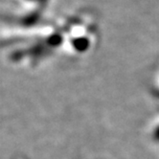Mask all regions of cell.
<instances>
[{"label": "cell", "mask_w": 159, "mask_h": 159, "mask_svg": "<svg viewBox=\"0 0 159 159\" xmlns=\"http://www.w3.org/2000/svg\"><path fill=\"white\" fill-rule=\"evenodd\" d=\"M88 39L85 38H81V39H77L73 40V45L76 49L79 51H84L88 47Z\"/></svg>", "instance_id": "cell-1"}, {"label": "cell", "mask_w": 159, "mask_h": 159, "mask_svg": "<svg viewBox=\"0 0 159 159\" xmlns=\"http://www.w3.org/2000/svg\"><path fill=\"white\" fill-rule=\"evenodd\" d=\"M61 40H62V39H61V36H59V35H54V36H52L49 39L48 42L51 45H58V44H60L61 42Z\"/></svg>", "instance_id": "cell-2"}, {"label": "cell", "mask_w": 159, "mask_h": 159, "mask_svg": "<svg viewBox=\"0 0 159 159\" xmlns=\"http://www.w3.org/2000/svg\"><path fill=\"white\" fill-rule=\"evenodd\" d=\"M45 1H46V0H41V2H42V3H44Z\"/></svg>", "instance_id": "cell-3"}]
</instances>
